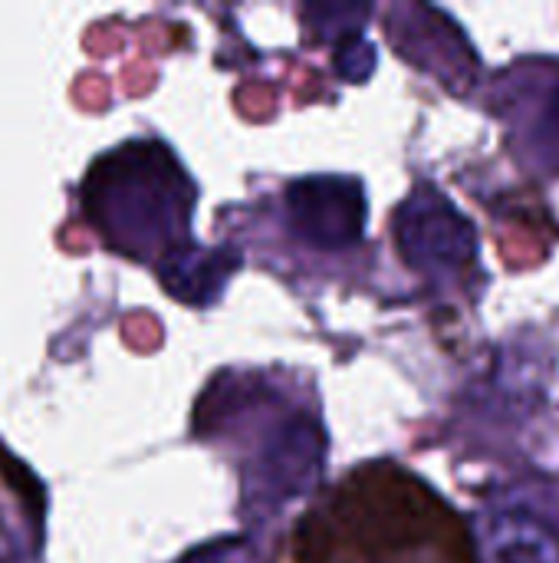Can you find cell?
I'll return each mask as SVG.
<instances>
[{
    "mask_svg": "<svg viewBox=\"0 0 559 563\" xmlns=\"http://www.w3.org/2000/svg\"><path fill=\"white\" fill-rule=\"evenodd\" d=\"M280 563H478L445 498L392 462H366L297 521Z\"/></svg>",
    "mask_w": 559,
    "mask_h": 563,
    "instance_id": "1",
    "label": "cell"
}]
</instances>
